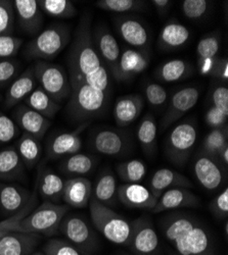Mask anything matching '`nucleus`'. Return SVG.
<instances>
[{"label":"nucleus","mask_w":228,"mask_h":255,"mask_svg":"<svg viewBox=\"0 0 228 255\" xmlns=\"http://www.w3.org/2000/svg\"><path fill=\"white\" fill-rule=\"evenodd\" d=\"M37 87L38 82L32 67L24 71L11 83L4 98L5 109L10 110L14 108L20 101L25 100Z\"/></svg>","instance_id":"obj_25"},{"label":"nucleus","mask_w":228,"mask_h":255,"mask_svg":"<svg viewBox=\"0 0 228 255\" xmlns=\"http://www.w3.org/2000/svg\"><path fill=\"white\" fill-rule=\"evenodd\" d=\"M70 29L65 25H52L29 42L25 55L29 59L50 60L56 57L70 43Z\"/></svg>","instance_id":"obj_5"},{"label":"nucleus","mask_w":228,"mask_h":255,"mask_svg":"<svg viewBox=\"0 0 228 255\" xmlns=\"http://www.w3.org/2000/svg\"><path fill=\"white\" fill-rule=\"evenodd\" d=\"M224 234H225V237L227 239V236H228V222L227 221L225 222V225H224Z\"/></svg>","instance_id":"obj_56"},{"label":"nucleus","mask_w":228,"mask_h":255,"mask_svg":"<svg viewBox=\"0 0 228 255\" xmlns=\"http://www.w3.org/2000/svg\"><path fill=\"white\" fill-rule=\"evenodd\" d=\"M176 187L190 189L193 187V184L188 178L178 172L173 171V169L160 168L153 175L149 189L158 199L165 191Z\"/></svg>","instance_id":"obj_29"},{"label":"nucleus","mask_w":228,"mask_h":255,"mask_svg":"<svg viewBox=\"0 0 228 255\" xmlns=\"http://www.w3.org/2000/svg\"><path fill=\"white\" fill-rule=\"evenodd\" d=\"M137 139L147 155H152L156 149L158 126L155 118L148 114L144 116L137 128Z\"/></svg>","instance_id":"obj_35"},{"label":"nucleus","mask_w":228,"mask_h":255,"mask_svg":"<svg viewBox=\"0 0 228 255\" xmlns=\"http://www.w3.org/2000/svg\"><path fill=\"white\" fill-rule=\"evenodd\" d=\"M170 255H177L176 253H170Z\"/></svg>","instance_id":"obj_58"},{"label":"nucleus","mask_w":228,"mask_h":255,"mask_svg":"<svg viewBox=\"0 0 228 255\" xmlns=\"http://www.w3.org/2000/svg\"><path fill=\"white\" fill-rule=\"evenodd\" d=\"M67 60L72 88L80 84H87L107 93L111 85L110 75L95 50L88 14L80 19Z\"/></svg>","instance_id":"obj_1"},{"label":"nucleus","mask_w":228,"mask_h":255,"mask_svg":"<svg viewBox=\"0 0 228 255\" xmlns=\"http://www.w3.org/2000/svg\"><path fill=\"white\" fill-rule=\"evenodd\" d=\"M24 101L30 109L48 120L53 119L60 110V105L40 87H37Z\"/></svg>","instance_id":"obj_34"},{"label":"nucleus","mask_w":228,"mask_h":255,"mask_svg":"<svg viewBox=\"0 0 228 255\" xmlns=\"http://www.w3.org/2000/svg\"><path fill=\"white\" fill-rule=\"evenodd\" d=\"M151 2L155 6L156 10L161 15L168 13V11H169L172 3H173L172 1H169V0H153V1H151Z\"/></svg>","instance_id":"obj_54"},{"label":"nucleus","mask_w":228,"mask_h":255,"mask_svg":"<svg viewBox=\"0 0 228 255\" xmlns=\"http://www.w3.org/2000/svg\"><path fill=\"white\" fill-rule=\"evenodd\" d=\"M116 27L120 36L130 46L147 47L150 40L149 32L139 19L133 16H119L116 20Z\"/></svg>","instance_id":"obj_23"},{"label":"nucleus","mask_w":228,"mask_h":255,"mask_svg":"<svg viewBox=\"0 0 228 255\" xmlns=\"http://www.w3.org/2000/svg\"><path fill=\"white\" fill-rule=\"evenodd\" d=\"M12 4L20 29L29 35H37L44 23L37 0H14Z\"/></svg>","instance_id":"obj_18"},{"label":"nucleus","mask_w":228,"mask_h":255,"mask_svg":"<svg viewBox=\"0 0 228 255\" xmlns=\"http://www.w3.org/2000/svg\"><path fill=\"white\" fill-rule=\"evenodd\" d=\"M15 149L28 169H32L36 166L42 156V146H41L40 140L26 133L20 135L18 138Z\"/></svg>","instance_id":"obj_33"},{"label":"nucleus","mask_w":228,"mask_h":255,"mask_svg":"<svg viewBox=\"0 0 228 255\" xmlns=\"http://www.w3.org/2000/svg\"><path fill=\"white\" fill-rule=\"evenodd\" d=\"M191 32L184 25L172 20L166 24L159 38L160 47L165 50H172L183 46L190 40Z\"/></svg>","instance_id":"obj_32"},{"label":"nucleus","mask_w":228,"mask_h":255,"mask_svg":"<svg viewBox=\"0 0 228 255\" xmlns=\"http://www.w3.org/2000/svg\"><path fill=\"white\" fill-rule=\"evenodd\" d=\"M227 120L228 116L224 115L214 106H211L205 115V122L210 128H212V130L222 129V128L227 127Z\"/></svg>","instance_id":"obj_51"},{"label":"nucleus","mask_w":228,"mask_h":255,"mask_svg":"<svg viewBox=\"0 0 228 255\" xmlns=\"http://www.w3.org/2000/svg\"><path fill=\"white\" fill-rule=\"evenodd\" d=\"M89 122L83 123L72 132L59 133L49 139L46 146L47 159H58L78 153L82 147L81 134L84 131Z\"/></svg>","instance_id":"obj_14"},{"label":"nucleus","mask_w":228,"mask_h":255,"mask_svg":"<svg viewBox=\"0 0 228 255\" xmlns=\"http://www.w3.org/2000/svg\"><path fill=\"white\" fill-rule=\"evenodd\" d=\"M97 159L95 156L85 153H75L61 158L58 166L59 171L71 178L84 177L95 167Z\"/></svg>","instance_id":"obj_30"},{"label":"nucleus","mask_w":228,"mask_h":255,"mask_svg":"<svg viewBox=\"0 0 228 255\" xmlns=\"http://www.w3.org/2000/svg\"><path fill=\"white\" fill-rule=\"evenodd\" d=\"M132 232L129 247L135 255H155L160 247V239L152 222L138 218L131 223Z\"/></svg>","instance_id":"obj_10"},{"label":"nucleus","mask_w":228,"mask_h":255,"mask_svg":"<svg viewBox=\"0 0 228 255\" xmlns=\"http://www.w3.org/2000/svg\"><path fill=\"white\" fill-rule=\"evenodd\" d=\"M106 104V92L94 89L87 84H80L72 88L67 110L73 120L85 123L99 116Z\"/></svg>","instance_id":"obj_6"},{"label":"nucleus","mask_w":228,"mask_h":255,"mask_svg":"<svg viewBox=\"0 0 228 255\" xmlns=\"http://www.w3.org/2000/svg\"><path fill=\"white\" fill-rule=\"evenodd\" d=\"M73 246L82 254L93 255L98 249V241L93 230L85 219L78 215L66 216L60 223L59 229Z\"/></svg>","instance_id":"obj_9"},{"label":"nucleus","mask_w":228,"mask_h":255,"mask_svg":"<svg viewBox=\"0 0 228 255\" xmlns=\"http://www.w3.org/2000/svg\"><path fill=\"white\" fill-rule=\"evenodd\" d=\"M34 74L40 88L55 102H63L70 97L72 87L66 70L55 63L38 60L33 66Z\"/></svg>","instance_id":"obj_7"},{"label":"nucleus","mask_w":228,"mask_h":255,"mask_svg":"<svg viewBox=\"0 0 228 255\" xmlns=\"http://www.w3.org/2000/svg\"><path fill=\"white\" fill-rule=\"evenodd\" d=\"M117 174L124 184H136L147 176V165L142 160L130 159L117 165Z\"/></svg>","instance_id":"obj_37"},{"label":"nucleus","mask_w":228,"mask_h":255,"mask_svg":"<svg viewBox=\"0 0 228 255\" xmlns=\"http://www.w3.org/2000/svg\"><path fill=\"white\" fill-rule=\"evenodd\" d=\"M30 255H45L42 251H34L32 254H30Z\"/></svg>","instance_id":"obj_57"},{"label":"nucleus","mask_w":228,"mask_h":255,"mask_svg":"<svg viewBox=\"0 0 228 255\" xmlns=\"http://www.w3.org/2000/svg\"><path fill=\"white\" fill-rule=\"evenodd\" d=\"M35 194L18 184L0 182V217L4 220L15 216L29 204Z\"/></svg>","instance_id":"obj_12"},{"label":"nucleus","mask_w":228,"mask_h":255,"mask_svg":"<svg viewBox=\"0 0 228 255\" xmlns=\"http://www.w3.org/2000/svg\"><path fill=\"white\" fill-rule=\"evenodd\" d=\"M42 236L12 231L0 239V255H30Z\"/></svg>","instance_id":"obj_21"},{"label":"nucleus","mask_w":228,"mask_h":255,"mask_svg":"<svg viewBox=\"0 0 228 255\" xmlns=\"http://www.w3.org/2000/svg\"><path fill=\"white\" fill-rule=\"evenodd\" d=\"M20 65L16 59H0V86L9 83L15 78L19 71Z\"/></svg>","instance_id":"obj_49"},{"label":"nucleus","mask_w":228,"mask_h":255,"mask_svg":"<svg viewBox=\"0 0 228 255\" xmlns=\"http://www.w3.org/2000/svg\"><path fill=\"white\" fill-rule=\"evenodd\" d=\"M144 94L147 101L153 108H161L167 102V90L157 83H148L144 87Z\"/></svg>","instance_id":"obj_47"},{"label":"nucleus","mask_w":228,"mask_h":255,"mask_svg":"<svg viewBox=\"0 0 228 255\" xmlns=\"http://www.w3.org/2000/svg\"><path fill=\"white\" fill-rule=\"evenodd\" d=\"M0 180L7 183L26 180V166L14 146L6 147L0 151Z\"/></svg>","instance_id":"obj_26"},{"label":"nucleus","mask_w":228,"mask_h":255,"mask_svg":"<svg viewBox=\"0 0 228 255\" xmlns=\"http://www.w3.org/2000/svg\"><path fill=\"white\" fill-rule=\"evenodd\" d=\"M68 211L69 207L67 204H55L43 201L36 206L27 217L19 221L16 232L51 237L58 231L60 223L67 216Z\"/></svg>","instance_id":"obj_4"},{"label":"nucleus","mask_w":228,"mask_h":255,"mask_svg":"<svg viewBox=\"0 0 228 255\" xmlns=\"http://www.w3.org/2000/svg\"><path fill=\"white\" fill-rule=\"evenodd\" d=\"M212 103V106L228 116V88L226 86H218L213 90Z\"/></svg>","instance_id":"obj_52"},{"label":"nucleus","mask_w":228,"mask_h":255,"mask_svg":"<svg viewBox=\"0 0 228 255\" xmlns=\"http://www.w3.org/2000/svg\"><path fill=\"white\" fill-rule=\"evenodd\" d=\"M210 210L219 220L228 217V188L225 187L221 192L211 201Z\"/></svg>","instance_id":"obj_50"},{"label":"nucleus","mask_w":228,"mask_h":255,"mask_svg":"<svg viewBox=\"0 0 228 255\" xmlns=\"http://www.w3.org/2000/svg\"><path fill=\"white\" fill-rule=\"evenodd\" d=\"M217 158L225 167L228 165V145L220 151V153L217 155Z\"/></svg>","instance_id":"obj_55"},{"label":"nucleus","mask_w":228,"mask_h":255,"mask_svg":"<svg viewBox=\"0 0 228 255\" xmlns=\"http://www.w3.org/2000/svg\"><path fill=\"white\" fill-rule=\"evenodd\" d=\"M201 205L200 198L189 188L176 187L169 189L158 198L156 206L152 209L153 214L174 210L183 207H197Z\"/></svg>","instance_id":"obj_22"},{"label":"nucleus","mask_w":228,"mask_h":255,"mask_svg":"<svg viewBox=\"0 0 228 255\" xmlns=\"http://www.w3.org/2000/svg\"><path fill=\"white\" fill-rule=\"evenodd\" d=\"M36 203H37V197L35 194L32 200L29 202V204L23 210H20L18 214H16L11 218L0 221V239H1L4 235H6L7 233L16 231V227L19 221L23 220L25 217H27L30 214V212L36 207Z\"/></svg>","instance_id":"obj_44"},{"label":"nucleus","mask_w":228,"mask_h":255,"mask_svg":"<svg viewBox=\"0 0 228 255\" xmlns=\"http://www.w3.org/2000/svg\"><path fill=\"white\" fill-rule=\"evenodd\" d=\"M224 167L217 157L207 155L201 151L194 162V173L204 189L216 191L225 183Z\"/></svg>","instance_id":"obj_11"},{"label":"nucleus","mask_w":228,"mask_h":255,"mask_svg":"<svg viewBox=\"0 0 228 255\" xmlns=\"http://www.w3.org/2000/svg\"><path fill=\"white\" fill-rule=\"evenodd\" d=\"M20 129L15 122L0 112V145L7 144L19 136Z\"/></svg>","instance_id":"obj_45"},{"label":"nucleus","mask_w":228,"mask_h":255,"mask_svg":"<svg viewBox=\"0 0 228 255\" xmlns=\"http://www.w3.org/2000/svg\"><path fill=\"white\" fill-rule=\"evenodd\" d=\"M198 130L191 121H185L177 125L170 132L166 141L165 151L168 159L177 165L188 162L196 145Z\"/></svg>","instance_id":"obj_8"},{"label":"nucleus","mask_w":228,"mask_h":255,"mask_svg":"<svg viewBox=\"0 0 228 255\" xmlns=\"http://www.w3.org/2000/svg\"><path fill=\"white\" fill-rule=\"evenodd\" d=\"M96 5L106 11L126 13L143 9L146 2L139 0H99Z\"/></svg>","instance_id":"obj_40"},{"label":"nucleus","mask_w":228,"mask_h":255,"mask_svg":"<svg viewBox=\"0 0 228 255\" xmlns=\"http://www.w3.org/2000/svg\"><path fill=\"white\" fill-rule=\"evenodd\" d=\"M150 65L148 53L141 50L127 48L121 52L119 60L111 68L113 76L120 82L128 81L143 73Z\"/></svg>","instance_id":"obj_15"},{"label":"nucleus","mask_w":228,"mask_h":255,"mask_svg":"<svg viewBox=\"0 0 228 255\" xmlns=\"http://www.w3.org/2000/svg\"><path fill=\"white\" fill-rule=\"evenodd\" d=\"M143 110V98L139 94L120 97L114 108V119L119 127L125 128L134 123Z\"/></svg>","instance_id":"obj_27"},{"label":"nucleus","mask_w":228,"mask_h":255,"mask_svg":"<svg viewBox=\"0 0 228 255\" xmlns=\"http://www.w3.org/2000/svg\"><path fill=\"white\" fill-rule=\"evenodd\" d=\"M117 198L128 208L151 211L158 202L151 190L139 183L120 185L117 190Z\"/></svg>","instance_id":"obj_17"},{"label":"nucleus","mask_w":228,"mask_h":255,"mask_svg":"<svg viewBox=\"0 0 228 255\" xmlns=\"http://www.w3.org/2000/svg\"><path fill=\"white\" fill-rule=\"evenodd\" d=\"M65 180L52 168L41 165L36 179V193L43 201L59 204L63 201Z\"/></svg>","instance_id":"obj_16"},{"label":"nucleus","mask_w":228,"mask_h":255,"mask_svg":"<svg viewBox=\"0 0 228 255\" xmlns=\"http://www.w3.org/2000/svg\"><path fill=\"white\" fill-rule=\"evenodd\" d=\"M22 44V39L12 35H0V59L11 58L14 56Z\"/></svg>","instance_id":"obj_48"},{"label":"nucleus","mask_w":228,"mask_h":255,"mask_svg":"<svg viewBox=\"0 0 228 255\" xmlns=\"http://www.w3.org/2000/svg\"><path fill=\"white\" fill-rule=\"evenodd\" d=\"M89 211L94 227L108 241L121 246L129 245L132 232L131 223L94 198L90 199Z\"/></svg>","instance_id":"obj_3"},{"label":"nucleus","mask_w":228,"mask_h":255,"mask_svg":"<svg viewBox=\"0 0 228 255\" xmlns=\"http://www.w3.org/2000/svg\"><path fill=\"white\" fill-rule=\"evenodd\" d=\"M37 3L42 12L53 17L69 18L77 13L74 3L70 0H38Z\"/></svg>","instance_id":"obj_38"},{"label":"nucleus","mask_w":228,"mask_h":255,"mask_svg":"<svg viewBox=\"0 0 228 255\" xmlns=\"http://www.w3.org/2000/svg\"><path fill=\"white\" fill-rule=\"evenodd\" d=\"M117 180L111 169H105L92 187V198L99 203L111 207L117 198Z\"/></svg>","instance_id":"obj_31"},{"label":"nucleus","mask_w":228,"mask_h":255,"mask_svg":"<svg viewBox=\"0 0 228 255\" xmlns=\"http://www.w3.org/2000/svg\"><path fill=\"white\" fill-rule=\"evenodd\" d=\"M45 255H83L75 246L66 239H49L42 247Z\"/></svg>","instance_id":"obj_42"},{"label":"nucleus","mask_w":228,"mask_h":255,"mask_svg":"<svg viewBox=\"0 0 228 255\" xmlns=\"http://www.w3.org/2000/svg\"><path fill=\"white\" fill-rule=\"evenodd\" d=\"M210 2L207 0H184L181 2L183 14L191 19H199L208 12Z\"/></svg>","instance_id":"obj_46"},{"label":"nucleus","mask_w":228,"mask_h":255,"mask_svg":"<svg viewBox=\"0 0 228 255\" xmlns=\"http://www.w3.org/2000/svg\"><path fill=\"white\" fill-rule=\"evenodd\" d=\"M160 228L177 255H216L210 230L193 215L169 214L161 220Z\"/></svg>","instance_id":"obj_2"},{"label":"nucleus","mask_w":228,"mask_h":255,"mask_svg":"<svg viewBox=\"0 0 228 255\" xmlns=\"http://www.w3.org/2000/svg\"><path fill=\"white\" fill-rule=\"evenodd\" d=\"M193 71V66L190 62L184 59H172L164 62L159 68L158 78L163 82L172 83L189 77Z\"/></svg>","instance_id":"obj_36"},{"label":"nucleus","mask_w":228,"mask_h":255,"mask_svg":"<svg viewBox=\"0 0 228 255\" xmlns=\"http://www.w3.org/2000/svg\"><path fill=\"white\" fill-rule=\"evenodd\" d=\"M0 99H1V95H0Z\"/></svg>","instance_id":"obj_59"},{"label":"nucleus","mask_w":228,"mask_h":255,"mask_svg":"<svg viewBox=\"0 0 228 255\" xmlns=\"http://www.w3.org/2000/svg\"><path fill=\"white\" fill-rule=\"evenodd\" d=\"M200 90L197 87H185L176 91L169 101L162 123L161 131L167 129L171 125L180 120L198 103Z\"/></svg>","instance_id":"obj_13"},{"label":"nucleus","mask_w":228,"mask_h":255,"mask_svg":"<svg viewBox=\"0 0 228 255\" xmlns=\"http://www.w3.org/2000/svg\"><path fill=\"white\" fill-rule=\"evenodd\" d=\"M93 44L100 59L113 68L121 55V50L114 35L107 27H97L93 36Z\"/></svg>","instance_id":"obj_28"},{"label":"nucleus","mask_w":228,"mask_h":255,"mask_svg":"<svg viewBox=\"0 0 228 255\" xmlns=\"http://www.w3.org/2000/svg\"><path fill=\"white\" fill-rule=\"evenodd\" d=\"M228 145L227 127L222 129H213L206 136L203 142L202 152L213 157H217L220 151Z\"/></svg>","instance_id":"obj_39"},{"label":"nucleus","mask_w":228,"mask_h":255,"mask_svg":"<svg viewBox=\"0 0 228 255\" xmlns=\"http://www.w3.org/2000/svg\"><path fill=\"white\" fill-rule=\"evenodd\" d=\"M212 74L214 77L218 78L221 81L227 82L228 80V61L227 58H217L214 65Z\"/></svg>","instance_id":"obj_53"},{"label":"nucleus","mask_w":228,"mask_h":255,"mask_svg":"<svg viewBox=\"0 0 228 255\" xmlns=\"http://www.w3.org/2000/svg\"><path fill=\"white\" fill-rule=\"evenodd\" d=\"M220 49L219 38L212 34L204 37L199 42L197 47V54L199 61L204 60H216Z\"/></svg>","instance_id":"obj_41"},{"label":"nucleus","mask_w":228,"mask_h":255,"mask_svg":"<svg viewBox=\"0 0 228 255\" xmlns=\"http://www.w3.org/2000/svg\"><path fill=\"white\" fill-rule=\"evenodd\" d=\"M14 122L24 133L39 140L42 139L51 126L50 120L30 109L26 104H20L13 113Z\"/></svg>","instance_id":"obj_20"},{"label":"nucleus","mask_w":228,"mask_h":255,"mask_svg":"<svg viewBox=\"0 0 228 255\" xmlns=\"http://www.w3.org/2000/svg\"><path fill=\"white\" fill-rule=\"evenodd\" d=\"M14 19L12 1L0 0V35H11L14 30Z\"/></svg>","instance_id":"obj_43"},{"label":"nucleus","mask_w":228,"mask_h":255,"mask_svg":"<svg viewBox=\"0 0 228 255\" xmlns=\"http://www.w3.org/2000/svg\"><path fill=\"white\" fill-rule=\"evenodd\" d=\"M93 149L107 156H119L128 149V140L120 131L103 129L96 131L90 141Z\"/></svg>","instance_id":"obj_19"},{"label":"nucleus","mask_w":228,"mask_h":255,"mask_svg":"<svg viewBox=\"0 0 228 255\" xmlns=\"http://www.w3.org/2000/svg\"><path fill=\"white\" fill-rule=\"evenodd\" d=\"M92 183L84 178H70L65 182L63 201L68 206L85 208L92 198Z\"/></svg>","instance_id":"obj_24"}]
</instances>
